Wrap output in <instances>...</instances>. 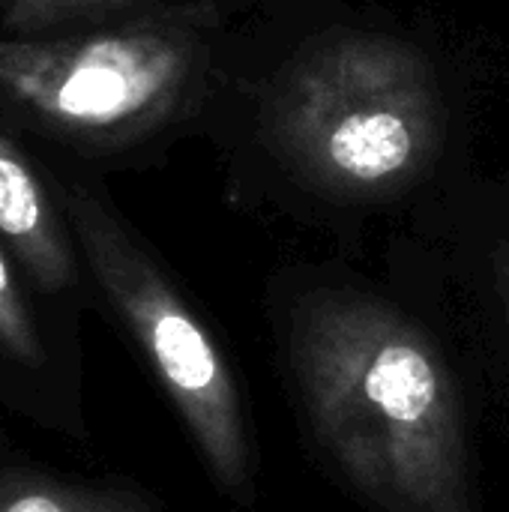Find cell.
Wrapping results in <instances>:
<instances>
[{"mask_svg":"<svg viewBox=\"0 0 509 512\" xmlns=\"http://www.w3.org/2000/svg\"><path fill=\"white\" fill-rule=\"evenodd\" d=\"M261 315L318 471L363 512H489L471 384L441 327L390 279L294 267Z\"/></svg>","mask_w":509,"mask_h":512,"instance_id":"cell-1","label":"cell"},{"mask_svg":"<svg viewBox=\"0 0 509 512\" xmlns=\"http://www.w3.org/2000/svg\"><path fill=\"white\" fill-rule=\"evenodd\" d=\"M261 120L288 186L336 213L411 198L447 147L432 63L384 33L336 30L300 48L273 78Z\"/></svg>","mask_w":509,"mask_h":512,"instance_id":"cell-2","label":"cell"},{"mask_svg":"<svg viewBox=\"0 0 509 512\" xmlns=\"http://www.w3.org/2000/svg\"><path fill=\"white\" fill-rule=\"evenodd\" d=\"M87 270L93 309L129 342L180 420L207 480L240 512L261 501L249 390L219 327L114 204L84 180L51 183Z\"/></svg>","mask_w":509,"mask_h":512,"instance_id":"cell-3","label":"cell"},{"mask_svg":"<svg viewBox=\"0 0 509 512\" xmlns=\"http://www.w3.org/2000/svg\"><path fill=\"white\" fill-rule=\"evenodd\" d=\"M210 24V12L186 6L60 39H0V102L72 144L126 147L201 93Z\"/></svg>","mask_w":509,"mask_h":512,"instance_id":"cell-4","label":"cell"},{"mask_svg":"<svg viewBox=\"0 0 509 512\" xmlns=\"http://www.w3.org/2000/svg\"><path fill=\"white\" fill-rule=\"evenodd\" d=\"M447 336L474 402L509 438V228L402 255L387 273Z\"/></svg>","mask_w":509,"mask_h":512,"instance_id":"cell-5","label":"cell"},{"mask_svg":"<svg viewBox=\"0 0 509 512\" xmlns=\"http://www.w3.org/2000/svg\"><path fill=\"white\" fill-rule=\"evenodd\" d=\"M0 243L24 285L75 327L93 309L87 270L69 222L30 159L0 132Z\"/></svg>","mask_w":509,"mask_h":512,"instance_id":"cell-6","label":"cell"},{"mask_svg":"<svg viewBox=\"0 0 509 512\" xmlns=\"http://www.w3.org/2000/svg\"><path fill=\"white\" fill-rule=\"evenodd\" d=\"M0 512H174L123 474L78 477L0 447Z\"/></svg>","mask_w":509,"mask_h":512,"instance_id":"cell-7","label":"cell"},{"mask_svg":"<svg viewBox=\"0 0 509 512\" xmlns=\"http://www.w3.org/2000/svg\"><path fill=\"white\" fill-rule=\"evenodd\" d=\"M135 0H6L3 27L18 39L51 30L78 18H102L132 6Z\"/></svg>","mask_w":509,"mask_h":512,"instance_id":"cell-8","label":"cell"}]
</instances>
